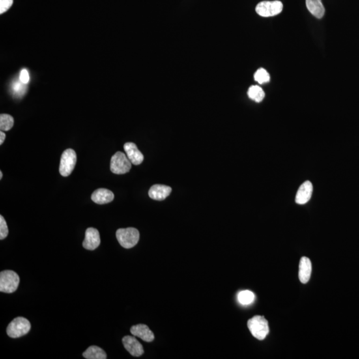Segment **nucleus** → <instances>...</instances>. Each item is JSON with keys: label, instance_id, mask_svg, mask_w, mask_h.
<instances>
[{"label": "nucleus", "instance_id": "obj_1", "mask_svg": "<svg viewBox=\"0 0 359 359\" xmlns=\"http://www.w3.org/2000/svg\"><path fill=\"white\" fill-rule=\"evenodd\" d=\"M248 328L253 336L258 340H264L270 332L268 322L263 316H255L248 321Z\"/></svg>", "mask_w": 359, "mask_h": 359}, {"label": "nucleus", "instance_id": "obj_2", "mask_svg": "<svg viewBox=\"0 0 359 359\" xmlns=\"http://www.w3.org/2000/svg\"><path fill=\"white\" fill-rule=\"evenodd\" d=\"M118 242L120 246L126 249H130L136 246L139 242L140 234L138 230L134 227L120 229L116 232Z\"/></svg>", "mask_w": 359, "mask_h": 359}, {"label": "nucleus", "instance_id": "obj_3", "mask_svg": "<svg viewBox=\"0 0 359 359\" xmlns=\"http://www.w3.org/2000/svg\"><path fill=\"white\" fill-rule=\"evenodd\" d=\"M19 277L12 270H5L0 273V291L12 293L16 291L19 284Z\"/></svg>", "mask_w": 359, "mask_h": 359}, {"label": "nucleus", "instance_id": "obj_4", "mask_svg": "<svg viewBox=\"0 0 359 359\" xmlns=\"http://www.w3.org/2000/svg\"><path fill=\"white\" fill-rule=\"evenodd\" d=\"M31 330V324L24 317H18L8 324L7 334L11 338H19L27 334Z\"/></svg>", "mask_w": 359, "mask_h": 359}, {"label": "nucleus", "instance_id": "obj_5", "mask_svg": "<svg viewBox=\"0 0 359 359\" xmlns=\"http://www.w3.org/2000/svg\"><path fill=\"white\" fill-rule=\"evenodd\" d=\"M132 167V163L126 154L122 152H116L111 160V171L116 175L127 173Z\"/></svg>", "mask_w": 359, "mask_h": 359}, {"label": "nucleus", "instance_id": "obj_6", "mask_svg": "<svg viewBox=\"0 0 359 359\" xmlns=\"http://www.w3.org/2000/svg\"><path fill=\"white\" fill-rule=\"evenodd\" d=\"M77 162V154L74 150L69 148L64 150L60 161L59 173L61 176L67 177L74 171Z\"/></svg>", "mask_w": 359, "mask_h": 359}, {"label": "nucleus", "instance_id": "obj_7", "mask_svg": "<svg viewBox=\"0 0 359 359\" xmlns=\"http://www.w3.org/2000/svg\"><path fill=\"white\" fill-rule=\"evenodd\" d=\"M283 10V4L280 1H264L258 4L255 11L260 16L272 17L280 14Z\"/></svg>", "mask_w": 359, "mask_h": 359}, {"label": "nucleus", "instance_id": "obj_8", "mask_svg": "<svg viewBox=\"0 0 359 359\" xmlns=\"http://www.w3.org/2000/svg\"><path fill=\"white\" fill-rule=\"evenodd\" d=\"M101 244L100 232L93 227H89L85 232V240L83 242L84 248L88 250H94Z\"/></svg>", "mask_w": 359, "mask_h": 359}, {"label": "nucleus", "instance_id": "obj_9", "mask_svg": "<svg viewBox=\"0 0 359 359\" xmlns=\"http://www.w3.org/2000/svg\"><path fill=\"white\" fill-rule=\"evenodd\" d=\"M124 348L133 356H141L144 353L143 346L135 337L125 336L122 339Z\"/></svg>", "mask_w": 359, "mask_h": 359}, {"label": "nucleus", "instance_id": "obj_10", "mask_svg": "<svg viewBox=\"0 0 359 359\" xmlns=\"http://www.w3.org/2000/svg\"><path fill=\"white\" fill-rule=\"evenodd\" d=\"M313 185L311 182L306 181L301 185L297 192L296 203L300 205H304L310 201L313 193Z\"/></svg>", "mask_w": 359, "mask_h": 359}, {"label": "nucleus", "instance_id": "obj_11", "mask_svg": "<svg viewBox=\"0 0 359 359\" xmlns=\"http://www.w3.org/2000/svg\"><path fill=\"white\" fill-rule=\"evenodd\" d=\"M124 151L131 163L135 165H141L144 160L143 154L140 151L137 145L133 143H126L124 145Z\"/></svg>", "mask_w": 359, "mask_h": 359}, {"label": "nucleus", "instance_id": "obj_12", "mask_svg": "<svg viewBox=\"0 0 359 359\" xmlns=\"http://www.w3.org/2000/svg\"><path fill=\"white\" fill-rule=\"evenodd\" d=\"M171 187L165 185L155 184L152 186L148 191V195L154 201H161L166 199L171 193Z\"/></svg>", "mask_w": 359, "mask_h": 359}, {"label": "nucleus", "instance_id": "obj_13", "mask_svg": "<svg viewBox=\"0 0 359 359\" xmlns=\"http://www.w3.org/2000/svg\"><path fill=\"white\" fill-rule=\"evenodd\" d=\"M130 333L144 341L152 342L154 339V333L146 324H139L133 326L130 329Z\"/></svg>", "mask_w": 359, "mask_h": 359}, {"label": "nucleus", "instance_id": "obj_14", "mask_svg": "<svg viewBox=\"0 0 359 359\" xmlns=\"http://www.w3.org/2000/svg\"><path fill=\"white\" fill-rule=\"evenodd\" d=\"M312 265L308 257H303L300 260L299 278L302 283H307L310 279Z\"/></svg>", "mask_w": 359, "mask_h": 359}, {"label": "nucleus", "instance_id": "obj_15", "mask_svg": "<svg viewBox=\"0 0 359 359\" xmlns=\"http://www.w3.org/2000/svg\"><path fill=\"white\" fill-rule=\"evenodd\" d=\"M114 193L105 188H100L94 191L91 195L92 201L98 204H105L113 201Z\"/></svg>", "mask_w": 359, "mask_h": 359}, {"label": "nucleus", "instance_id": "obj_16", "mask_svg": "<svg viewBox=\"0 0 359 359\" xmlns=\"http://www.w3.org/2000/svg\"><path fill=\"white\" fill-rule=\"evenodd\" d=\"M307 9L313 16L318 19H321L324 16V8L321 0H306Z\"/></svg>", "mask_w": 359, "mask_h": 359}, {"label": "nucleus", "instance_id": "obj_17", "mask_svg": "<svg viewBox=\"0 0 359 359\" xmlns=\"http://www.w3.org/2000/svg\"><path fill=\"white\" fill-rule=\"evenodd\" d=\"M83 356L87 359H105L107 354L105 350L97 346H91L83 352Z\"/></svg>", "mask_w": 359, "mask_h": 359}, {"label": "nucleus", "instance_id": "obj_18", "mask_svg": "<svg viewBox=\"0 0 359 359\" xmlns=\"http://www.w3.org/2000/svg\"><path fill=\"white\" fill-rule=\"evenodd\" d=\"M248 95L251 100L256 103L262 102L265 97V92L261 87L257 85L251 86L249 88Z\"/></svg>", "mask_w": 359, "mask_h": 359}, {"label": "nucleus", "instance_id": "obj_19", "mask_svg": "<svg viewBox=\"0 0 359 359\" xmlns=\"http://www.w3.org/2000/svg\"><path fill=\"white\" fill-rule=\"evenodd\" d=\"M238 300L240 304L243 305L252 304L255 300L254 293L248 290L240 291L238 295Z\"/></svg>", "mask_w": 359, "mask_h": 359}, {"label": "nucleus", "instance_id": "obj_20", "mask_svg": "<svg viewBox=\"0 0 359 359\" xmlns=\"http://www.w3.org/2000/svg\"><path fill=\"white\" fill-rule=\"evenodd\" d=\"M14 124V118L8 114L0 115V129L2 131H8L13 127Z\"/></svg>", "mask_w": 359, "mask_h": 359}, {"label": "nucleus", "instance_id": "obj_21", "mask_svg": "<svg viewBox=\"0 0 359 359\" xmlns=\"http://www.w3.org/2000/svg\"><path fill=\"white\" fill-rule=\"evenodd\" d=\"M254 79L259 84L268 83L270 81V75L267 71L263 68H260L255 72Z\"/></svg>", "mask_w": 359, "mask_h": 359}, {"label": "nucleus", "instance_id": "obj_22", "mask_svg": "<svg viewBox=\"0 0 359 359\" xmlns=\"http://www.w3.org/2000/svg\"><path fill=\"white\" fill-rule=\"evenodd\" d=\"M12 89L14 93L19 96L25 94L26 87H25V84L21 82L20 81H18L13 84Z\"/></svg>", "mask_w": 359, "mask_h": 359}, {"label": "nucleus", "instance_id": "obj_23", "mask_svg": "<svg viewBox=\"0 0 359 359\" xmlns=\"http://www.w3.org/2000/svg\"><path fill=\"white\" fill-rule=\"evenodd\" d=\"M8 233H9V231H8L7 223L1 215L0 216V240L5 239L8 235Z\"/></svg>", "mask_w": 359, "mask_h": 359}, {"label": "nucleus", "instance_id": "obj_24", "mask_svg": "<svg viewBox=\"0 0 359 359\" xmlns=\"http://www.w3.org/2000/svg\"><path fill=\"white\" fill-rule=\"evenodd\" d=\"M14 3V0H0V14L7 12Z\"/></svg>", "mask_w": 359, "mask_h": 359}, {"label": "nucleus", "instance_id": "obj_25", "mask_svg": "<svg viewBox=\"0 0 359 359\" xmlns=\"http://www.w3.org/2000/svg\"><path fill=\"white\" fill-rule=\"evenodd\" d=\"M29 72H27V70H25V69L21 70L20 75H19V81L26 85V84L29 83Z\"/></svg>", "mask_w": 359, "mask_h": 359}, {"label": "nucleus", "instance_id": "obj_26", "mask_svg": "<svg viewBox=\"0 0 359 359\" xmlns=\"http://www.w3.org/2000/svg\"><path fill=\"white\" fill-rule=\"evenodd\" d=\"M6 139V134L3 132V131H1L0 132V145H2V144L4 143V141H5Z\"/></svg>", "mask_w": 359, "mask_h": 359}, {"label": "nucleus", "instance_id": "obj_27", "mask_svg": "<svg viewBox=\"0 0 359 359\" xmlns=\"http://www.w3.org/2000/svg\"><path fill=\"white\" fill-rule=\"evenodd\" d=\"M2 177H3V173H2V172H0V180L2 179Z\"/></svg>", "mask_w": 359, "mask_h": 359}]
</instances>
